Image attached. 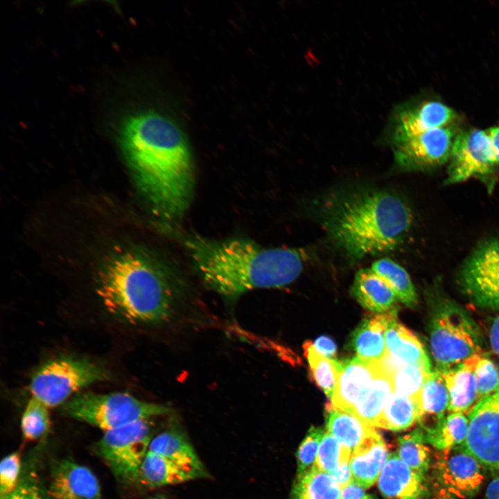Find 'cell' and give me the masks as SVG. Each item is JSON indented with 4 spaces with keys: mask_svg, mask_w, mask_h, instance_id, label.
Instances as JSON below:
<instances>
[{
    "mask_svg": "<svg viewBox=\"0 0 499 499\" xmlns=\"http://www.w3.org/2000/svg\"><path fill=\"white\" fill-rule=\"evenodd\" d=\"M459 283L476 306L499 311V237L472 251L460 268Z\"/></svg>",
    "mask_w": 499,
    "mask_h": 499,
    "instance_id": "9c48e42d",
    "label": "cell"
},
{
    "mask_svg": "<svg viewBox=\"0 0 499 499\" xmlns=\"http://www.w3.org/2000/svg\"><path fill=\"white\" fill-rule=\"evenodd\" d=\"M340 487L333 476L313 465L297 475L291 499H340Z\"/></svg>",
    "mask_w": 499,
    "mask_h": 499,
    "instance_id": "484cf974",
    "label": "cell"
},
{
    "mask_svg": "<svg viewBox=\"0 0 499 499\" xmlns=\"http://www.w3.org/2000/svg\"><path fill=\"white\" fill-rule=\"evenodd\" d=\"M97 293L112 315L132 324H160L175 313L179 282L166 266L139 250L112 255L101 268Z\"/></svg>",
    "mask_w": 499,
    "mask_h": 499,
    "instance_id": "277c9868",
    "label": "cell"
},
{
    "mask_svg": "<svg viewBox=\"0 0 499 499\" xmlns=\"http://www.w3.org/2000/svg\"><path fill=\"white\" fill-rule=\"evenodd\" d=\"M365 499H376V498L373 495H367V496H366Z\"/></svg>",
    "mask_w": 499,
    "mask_h": 499,
    "instance_id": "c3c4849f",
    "label": "cell"
},
{
    "mask_svg": "<svg viewBox=\"0 0 499 499\" xmlns=\"http://www.w3.org/2000/svg\"><path fill=\"white\" fill-rule=\"evenodd\" d=\"M435 469L444 487L459 498L474 495L484 478L482 465L461 446L439 450Z\"/></svg>",
    "mask_w": 499,
    "mask_h": 499,
    "instance_id": "5bb4252c",
    "label": "cell"
},
{
    "mask_svg": "<svg viewBox=\"0 0 499 499\" xmlns=\"http://www.w3.org/2000/svg\"><path fill=\"white\" fill-rule=\"evenodd\" d=\"M468 418V432L462 448L482 467L499 475V387L480 400Z\"/></svg>",
    "mask_w": 499,
    "mask_h": 499,
    "instance_id": "30bf717a",
    "label": "cell"
},
{
    "mask_svg": "<svg viewBox=\"0 0 499 499\" xmlns=\"http://www.w3.org/2000/svg\"><path fill=\"white\" fill-rule=\"evenodd\" d=\"M387 448L376 432L352 453L350 464L353 479L364 488L373 485L389 457Z\"/></svg>",
    "mask_w": 499,
    "mask_h": 499,
    "instance_id": "44dd1931",
    "label": "cell"
},
{
    "mask_svg": "<svg viewBox=\"0 0 499 499\" xmlns=\"http://www.w3.org/2000/svg\"><path fill=\"white\" fill-rule=\"evenodd\" d=\"M496 166L486 130L459 131L452 148L445 184L460 183L471 177L486 181L492 177Z\"/></svg>",
    "mask_w": 499,
    "mask_h": 499,
    "instance_id": "7c38bea8",
    "label": "cell"
},
{
    "mask_svg": "<svg viewBox=\"0 0 499 499\" xmlns=\"http://www.w3.org/2000/svg\"><path fill=\"white\" fill-rule=\"evenodd\" d=\"M457 498L455 495L443 487L436 493L433 499H457Z\"/></svg>",
    "mask_w": 499,
    "mask_h": 499,
    "instance_id": "7dc6e473",
    "label": "cell"
},
{
    "mask_svg": "<svg viewBox=\"0 0 499 499\" xmlns=\"http://www.w3.org/2000/svg\"><path fill=\"white\" fill-rule=\"evenodd\" d=\"M21 457L17 452L4 457L0 464V494L12 491L20 480Z\"/></svg>",
    "mask_w": 499,
    "mask_h": 499,
    "instance_id": "ab89813d",
    "label": "cell"
},
{
    "mask_svg": "<svg viewBox=\"0 0 499 499\" xmlns=\"http://www.w3.org/2000/svg\"><path fill=\"white\" fill-rule=\"evenodd\" d=\"M119 141L138 188L155 213L173 222L193 199L195 171L188 141L177 123L155 111L126 118Z\"/></svg>",
    "mask_w": 499,
    "mask_h": 499,
    "instance_id": "6da1fadb",
    "label": "cell"
},
{
    "mask_svg": "<svg viewBox=\"0 0 499 499\" xmlns=\"http://www.w3.org/2000/svg\"><path fill=\"white\" fill-rule=\"evenodd\" d=\"M337 382L329 405L351 413L369 391L378 371V361L354 357L337 360Z\"/></svg>",
    "mask_w": 499,
    "mask_h": 499,
    "instance_id": "9a60e30c",
    "label": "cell"
},
{
    "mask_svg": "<svg viewBox=\"0 0 499 499\" xmlns=\"http://www.w3.org/2000/svg\"><path fill=\"white\" fill-rule=\"evenodd\" d=\"M468 427L469 418L464 413L450 412L433 427L421 428L426 443L439 450H444L462 446L466 438Z\"/></svg>",
    "mask_w": 499,
    "mask_h": 499,
    "instance_id": "4316f807",
    "label": "cell"
},
{
    "mask_svg": "<svg viewBox=\"0 0 499 499\" xmlns=\"http://www.w3.org/2000/svg\"><path fill=\"white\" fill-rule=\"evenodd\" d=\"M48 493L53 499H103L93 472L67 459L53 466Z\"/></svg>",
    "mask_w": 499,
    "mask_h": 499,
    "instance_id": "2e32d148",
    "label": "cell"
},
{
    "mask_svg": "<svg viewBox=\"0 0 499 499\" xmlns=\"http://www.w3.org/2000/svg\"><path fill=\"white\" fill-rule=\"evenodd\" d=\"M0 499H47L46 495L34 470L21 476L17 487Z\"/></svg>",
    "mask_w": 499,
    "mask_h": 499,
    "instance_id": "f35d334b",
    "label": "cell"
},
{
    "mask_svg": "<svg viewBox=\"0 0 499 499\" xmlns=\"http://www.w3.org/2000/svg\"><path fill=\"white\" fill-rule=\"evenodd\" d=\"M149 451L170 460L193 480L209 477V473L184 432L177 426L152 437Z\"/></svg>",
    "mask_w": 499,
    "mask_h": 499,
    "instance_id": "e0dca14e",
    "label": "cell"
},
{
    "mask_svg": "<svg viewBox=\"0 0 499 499\" xmlns=\"http://www.w3.org/2000/svg\"><path fill=\"white\" fill-rule=\"evenodd\" d=\"M62 412L68 417L107 432L168 414L171 409L164 405L141 401L128 393L84 392L78 393L64 403Z\"/></svg>",
    "mask_w": 499,
    "mask_h": 499,
    "instance_id": "5b68a950",
    "label": "cell"
},
{
    "mask_svg": "<svg viewBox=\"0 0 499 499\" xmlns=\"http://www.w3.org/2000/svg\"><path fill=\"white\" fill-rule=\"evenodd\" d=\"M100 366L83 358L65 357L44 363L33 374L32 397L49 408L63 405L84 387L109 379Z\"/></svg>",
    "mask_w": 499,
    "mask_h": 499,
    "instance_id": "52a82bcc",
    "label": "cell"
},
{
    "mask_svg": "<svg viewBox=\"0 0 499 499\" xmlns=\"http://www.w3.org/2000/svg\"><path fill=\"white\" fill-rule=\"evenodd\" d=\"M478 328L469 315L449 300L440 302L430 326V347L437 371L444 372L461 365L482 351Z\"/></svg>",
    "mask_w": 499,
    "mask_h": 499,
    "instance_id": "8992f818",
    "label": "cell"
},
{
    "mask_svg": "<svg viewBox=\"0 0 499 499\" xmlns=\"http://www.w3.org/2000/svg\"><path fill=\"white\" fill-rule=\"evenodd\" d=\"M489 341L492 350L499 358V315L491 324L489 331Z\"/></svg>",
    "mask_w": 499,
    "mask_h": 499,
    "instance_id": "f6af8a7d",
    "label": "cell"
},
{
    "mask_svg": "<svg viewBox=\"0 0 499 499\" xmlns=\"http://www.w3.org/2000/svg\"><path fill=\"white\" fill-rule=\"evenodd\" d=\"M192 480L191 475L174 463L148 450L141 466L139 482L150 487H158Z\"/></svg>",
    "mask_w": 499,
    "mask_h": 499,
    "instance_id": "83f0119b",
    "label": "cell"
},
{
    "mask_svg": "<svg viewBox=\"0 0 499 499\" xmlns=\"http://www.w3.org/2000/svg\"><path fill=\"white\" fill-rule=\"evenodd\" d=\"M396 317V310L369 316L353 331L349 345L357 357L368 361L380 360L387 353L385 331L389 322Z\"/></svg>",
    "mask_w": 499,
    "mask_h": 499,
    "instance_id": "ffe728a7",
    "label": "cell"
},
{
    "mask_svg": "<svg viewBox=\"0 0 499 499\" xmlns=\"http://www.w3.org/2000/svg\"><path fill=\"white\" fill-rule=\"evenodd\" d=\"M326 428L344 447L352 453L377 431L357 416L327 406Z\"/></svg>",
    "mask_w": 499,
    "mask_h": 499,
    "instance_id": "cb8c5ba5",
    "label": "cell"
},
{
    "mask_svg": "<svg viewBox=\"0 0 499 499\" xmlns=\"http://www.w3.org/2000/svg\"><path fill=\"white\" fill-rule=\"evenodd\" d=\"M432 371L430 369L416 365H405L392 376L395 392L417 397L425 381Z\"/></svg>",
    "mask_w": 499,
    "mask_h": 499,
    "instance_id": "e575fe53",
    "label": "cell"
},
{
    "mask_svg": "<svg viewBox=\"0 0 499 499\" xmlns=\"http://www.w3.org/2000/svg\"><path fill=\"white\" fill-rule=\"evenodd\" d=\"M351 293L362 307L375 313L388 310L397 299L394 291L371 268L356 274Z\"/></svg>",
    "mask_w": 499,
    "mask_h": 499,
    "instance_id": "7402d4cb",
    "label": "cell"
},
{
    "mask_svg": "<svg viewBox=\"0 0 499 499\" xmlns=\"http://www.w3.org/2000/svg\"><path fill=\"white\" fill-rule=\"evenodd\" d=\"M321 211L328 235L352 260L394 250L412 222V211L400 196L378 189L337 193Z\"/></svg>",
    "mask_w": 499,
    "mask_h": 499,
    "instance_id": "3957f363",
    "label": "cell"
},
{
    "mask_svg": "<svg viewBox=\"0 0 499 499\" xmlns=\"http://www.w3.org/2000/svg\"><path fill=\"white\" fill-rule=\"evenodd\" d=\"M457 114L437 100H414L396 107L387 125L386 134L393 145L408 137L454 123Z\"/></svg>",
    "mask_w": 499,
    "mask_h": 499,
    "instance_id": "4fadbf2b",
    "label": "cell"
},
{
    "mask_svg": "<svg viewBox=\"0 0 499 499\" xmlns=\"http://www.w3.org/2000/svg\"><path fill=\"white\" fill-rule=\"evenodd\" d=\"M371 269L394 291L398 300L410 307L417 304L415 288L403 267L389 258H383L375 261Z\"/></svg>",
    "mask_w": 499,
    "mask_h": 499,
    "instance_id": "4dcf8cb0",
    "label": "cell"
},
{
    "mask_svg": "<svg viewBox=\"0 0 499 499\" xmlns=\"http://www.w3.org/2000/svg\"><path fill=\"white\" fill-rule=\"evenodd\" d=\"M420 417L417 397L394 392L387 399L377 427L401 431L412 426Z\"/></svg>",
    "mask_w": 499,
    "mask_h": 499,
    "instance_id": "f1b7e54d",
    "label": "cell"
},
{
    "mask_svg": "<svg viewBox=\"0 0 499 499\" xmlns=\"http://www.w3.org/2000/svg\"><path fill=\"white\" fill-rule=\"evenodd\" d=\"M490 144L492 159L495 165L499 164V125L486 130Z\"/></svg>",
    "mask_w": 499,
    "mask_h": 499,
    "instance_id": "ee69618b",
    "label": "cell"
},
{
    "mask_svg": "<svg viewBox=\"0 0 499 499\" xmlns=\"http://www.w3.org/2000/svg\"><path fill=\"white\" fill-rule=\"evenodd\" d=\"M394 392L391 377L383 370L378 361V371L369 391L351 414L357 416L369 425L377 427L385 403Z\"/></svg>",
    "mask_w": 499,
    "mask_h": 499,
    "instance_id": "f546056e",
    "label": "cell"
},
{
    "mask_svg": "<svg viewBox=\"0 0 499 499\" xmlns=\"http://www.w3.org/2000/svg\"><path fill=\"white\" fill-rule=\"evenodd\" d=\"M365 489L352 479L342 488L340 499H365L366 497Z\"/></svg>",
    "mask_w": 499,
    "mask_h": 499,
    "instance_id": "7bdbcfd3",
    "label": "cell"
},
{
    "mask_svg": "<svg viewBox=\"0 0 499 499\" xmlns=\"http://www.w3.org/2000/svg\"><path fill=\"white\" fill-rule=\"evenodd\" d=\"M387 352L408 365H416L431 369L425 348L410 329L392 319L385 331Z\"/></svg>",
    "mask_w": 499,
    "mask_h": 499,
    "instance_id": "603a6c76",
    "label": "cell"
},
{
    "mask_svg": "<svg viewBox=\"0 0 499 499\" xmlns=\"http://www.w3.org/2000/svg\"><path fill=\"white\" fill-rule=\"evenodd\" d=\"M417 400L420 410L418 421L421 425L432 420V427L444 419L445 411L448 410L449 395L445 382L439 371L436 370L431 372L425 381Z\"/></svg>",
    "mask_w": 499,
    "mask_h": 499,
    "instance_id": "d4e9b609",
    "label": "cell"
},
{
    "mask_svg": "<svg viewBox=\"0 0 499 499\" xmlns=\"http://www.w3.org/2000/svg\"><path fill=\"white\" fill-rule=\"evenodd\" d=\"M341 450L340 442L328 431L325 432L313 465L331 475L339 466Z\"/></svg>",
    "mask_w": 499,
    "mask_h": 499,
    "instance_id": "8d00e7d4",
    "label": "cell"
},
{
    "mask_svg": "<svg viewBox=\"0 0 499 499\" xmlns=\"http://www.w3.org/2000/svg\"><path fill=\"white\" fill-rule=\"evenodd\" d=\"M324 433V430L320 427L313 426L309 429L297 453V475L310 469L315 463Z\"/></svg>",
    "mask_w": 499,
    "mask_h": 499,
    "instance_id": "74e56055",
    "label": "cell"
},
{
    "mask_svg": "<svg viewBox=\"0 0 499 499\" xmlns=\"http://www.w3.org/2000/svg\"><path fill=\"white\" fill-rule=\"evenodd\" d=\"M331 475L340 488L348 484L353 479L350 461L340 462L338 469Z\"/></svg>",
    "mask_w": 499,
    "mask_h": 499,
    "instance_id": "b9f144b4",
    "label": "cell"
},
{
    "mask_svg": "<svg viewBox=\"0 0 499 499\" xmlns=\"http://www.w3.org/2000/svg\"><path fill=\"white\" fill-rule=\"evenodd\" d=\"M385 499H426L425 475L408 466L396 455L389 454L378 480Z\"/></svg>",
    "mask_w": 499,
    "mask_h": 499,
    "instance_id": "ac0fdd59",
    "label": "cell"
},
{
    "mask_svg": "<svg viewBox=\"0 0 499 499\" xmlns=\"http://www.w3.org/2000/svg\"><path fill=\"white\" fill-rule=\"evenodd\" d=\"M423 429H415L399 437L398 456L414 471L425 475L430 464V451L426 445Z\"/></svg>",
    "mask_w": 499,
    "mask_h": 499,
    "instance_id": "1f68e13d",
    "label": "cell"
},
{
    "mask_svg": "<svg viewBox=\"0 0 499 499\" xmlns=\"http://www.w3.org/2000/svg\"><path fill=\"white\" fill-rule=\"evenodd\" d=\"M474 374L479 401L492 394L499 387V369L483 352L475 366Z\"/></svg>",
    "mask_w": 499,
    "mask_h": 499,
    "instance_id": "d590c367",
    "label": "cell"
},
{
    "mask_svg": "<svg viewBox=\"0 0 499 499\" xmlns=\"http://www.w3.org/2000/svg\"><path fill=\"white\" fill-rule=\"evenodd\" d=\"M485 499H499V475L489 484L486 490Z\"/></svg>",
    "mask_w": 499,
    "mask_h": 499,
    "instance_id": "bcb514c9",
    "label": "cell"
},
{
    "mask_svg": "<svg viewBox=\"0 0 499 499\" xmlns=\"http://www.w3.org/2000/svg\"><path fill=\"white\" fill-rule=\"evenodd\" d=\"M303 349L312 378L317 385L331 399L338 378L337 360L326 358L317 352L311 341H306Z\"/></svg>",
    "mask_w": 499,
    "mask_h": 499,
    "instance_id": "d6a6232c",
    "label": "cell"
},
{
    "mask_svg": "<svg viewBox=\"0 0 499 499\" xmlns=\"http://www.w3.org/2000/svg\"><path fill=\"white\" fill-rule=\"evenodd\" d=\"M49 407L34 397L28 401L21 419L24 438L30 441L37 440L49 431L50 415Z\"/></svg>",
    "mask_w": 499,
    "mask_h": 499,
    "instance_id": "836d02e7",
    "label": "cell"
},
{
    "mask_svg": "<svg viewBox=\"0 0 499 499\" xmlns=\"http://www.w3.org/2000/svg\"><path fill=\"white\" fill-rule=\"evenodd\" d=\"M152 439L149 420L139 421L105 432L94 451L119 481L131 484L139 481L141 466Z\"/></svg>",
    "mask_w": 499,
    "mask_h": 499,
    "instance_id": "ba28073f",
    "label": "cell"
},
{
    "mask_svg": "<svg viewBox=\"0 0 499 499\" xmlns=\"http://www.w3.org/2000/svg\"><path fill=\"white\" fill-rule=\"evenodd\" d=\"M315 349L322 356L333 359L336 355L337 346L330 337L321 335L313 342Z\"/></svg>",
    "mask_w": 499,
    "mask_h": 499,
    "instance_id": "60d3db41",
    "label": "cell"
},
{
    "mask_svg": "<svg viewBox=\"0 0 499 499\" xmlns=\"http://www.w3.org/2000/svg\"><path fill=\"white\" fill-rule=\"evenodd\" d=\"M459 131L455 123L432 129L393 144L396 164L405 170L430 169L447 162Z\"/></svg>",
    "mask_w": 499,
    "mask_h": 499,
    "instance_id": "8fae6325",
    "label": "cell"
},
{
    "mask_svg": "<svg viewBox=\"0 0 499 499\" xmlns=\"http://www.w3.org/2000/svg\"><path fill=\"white\" fill-rule=\"evenodd\" d=\"M151 499H162V498H160V497H155V498H151Z\"/></svg>",
    "mask_w": 499,
    "mask_h": 499,
    "instance_id": "681fc988",
    "label": "cell"
},
{
    "mask_svg": "<svg viewBox=\"0 0 499 499\" xmlns=\"http://www.w3.org/2000/svg\"><path fill=\"white\" fill-rule=\"evenodd\" d=\"M482 353H475L457 367L439 372L449 395V412L465 414L479 402L474 368Z\"/></svg>",
    "mask_w": 499,
    "mask_h": 499,
    "instance_id": "d6986e66",
    "label": "cell"
},
{
    "mask_svg": "<svg viewBox=\"0 0 499 499\" xmlns=\"http://www.w3.org/2000/svg\"><path fill=\"white\" fill-rule=\"evenodd\" d=\"M184 244L205 284L229 300L254 289L291 283L303 270L306 256L300 249L265 247L239 238L192 236Z\"/></svg>",
    "mask_w": 499,
    "mask_h": 499,
    "instance_id": "7a4b0ae2",
    "label": "cell"
}]
</instances>
